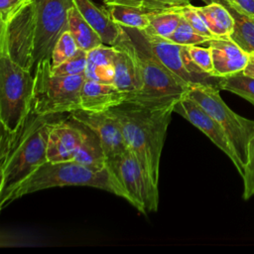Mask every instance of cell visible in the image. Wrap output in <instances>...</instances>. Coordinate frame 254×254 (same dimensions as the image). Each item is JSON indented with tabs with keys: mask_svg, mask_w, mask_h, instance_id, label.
<instances>
[{
	"mask_svg": "<svg viewBox=\"0 0 254 254\" xmlns=\"http://www.w3.org/2000/svg\"><path fill=\"white\" fill-rule=\"evenodd\" d=\"M72 0H24L0 25V53L35 72L68 30Z\"/></svg>",
	"mask_w": 254,
	"mask_h": 254,
	"instance_id": "1",
	"label": "cell"
},
{
	"mask_svg": "<svg viewBox=\"0 0 254 254\" xmlns=\"http://www.w3.org/2000/svg\"><path fill=\"white\" fill-rule=\"evenodd\" d=\"M178 99L151 101L128 98L106 111L116 119L127 148L136 155L157 186L167 130Z\"/></svg>",
	"mask_w": 254,
	"mask_h": 254,
	"instance_id": "2",
	"label": "cell"
},
{
	"mask_svg": "<svg viewBox=\"0 0 254 254\" xmlns=\"http://www.w3.org/2000/svg\"><path fill=\"white\" fill-rule=\"evenodd\" d=\"M65 114V113H64ZM64 114H39L32 108L15 131L1 128L0 199L48 161L49 136Z\"/></svg>",
	"mask_w": 254,
	"mask_h": 254,
	"instance_id": "3",
	"label": "cell"
},
{
	"mask_svg": "<svg viewBox=\"0 0 254 254\" xmlns=\"http://www.w3.org/2000/svg\"><path fill=\"white\" fill-rule=\"evenodd\" d=\"M69 186L96 188L126 199L122 186L108 167L99 170L86 167L75 161H47L0 199V208L3 209L15 199L29 193Z\"/></svg>",
	"mask_w": 254,
	"mask_h": 254,
	"instance_id": "4",
	"label": "cell"
},
{
	"mask_svg": "<svg viewBox=\"0 0 254 254\" xmlns=\"http://www.w3.org/2000/svg\"><path fill=\"white\" fill-rule=\"evenodd\" d=\"M131 39V47L139 66L142 88L127 98L161 101L180 98L189 89V84L173 73L156 56L141 31L123 27Z\"/></svg>",
	"mask_w": 254,
	"mask_h": 254,
	"instance_id": "5",
	"label": "cell"
},
{
	"mask_svg": "<svg viewBox=\"0 0 254 254\" xmlns=\"http://www.w3.org/2000/svg\"><path fill=\"white\" fill-rule=\"evenodd\" d=\"M34 72L8 55L0 53V122L6 131H15L32 108Z\"/></svg>",
	"mask_w": 254,
	"mask_h": 254,
	"instance_id": "6",
	"label": "cell"
},
{
	"mask_svg": "<svg viewBox=\"0 0 254 254\" xmlns=\"http://www.w3.org/2000/svg\"><path fill=\"white\" fill-rule=\"evenodd\" d=\"M32 109L39 114H70L80 109L79 98L84 74L57 75L51 61L39 64L34 72Z\"/></svg>",
	"mask_w": 254,
	"mask_h": 254,
	"instance_id": "7",
	"label": "cell"
},
{
	"mask_svg": "<svg viewBox=\"0 0 254 254\" xmlns=\"http://www.w3.org/2000/svg\"><path fill=\"white\" fill-rule=\"evenodd\" d=\"M219 89L214 83H194L189 86L187 94L220 124L244 169L249 142L254 133V121L232 111L220 97Z\"/></svg>",
	"mask_w": 254,
	"mask_h": 254,
	"instance_id": "8",
	"label": "cell"
},
{
	"mask_svg": "<svg viewBox=\"0 0 254 254\" xmlns=\"http://www.w3.org/2000/svg\"><path fill=\"white\" fill-rule=\"evenodd\" d=\"M109 170L122 186L126 199L141 213L157 211L159 205V186L155 185L136 155L129 149L107 160Z\"/></svg>",
	"mask_w": 254,
	"mask_h": 254,
	"instance_id": "9",
	"label": "cell"
},
{
	"mask_svg": "<svg viewBox=\"0 0 254 254\" xmlns=\"http://www.w3.org/2000/svg\"><path fill=\"white\" fill-rule=\"evenodd\" d=\"M150 48L162 63L187 84L214 83L218 77L212 76L200 69L192 61L188 46H183L167 38L155 35L147 30H140Z\"/></svg>",
	"mask_w": 254,
	"mask_h": 254,
	"instance_id": "10",
	"label": "cell"
},
{
	"mask_svg": "<svg viewBox=\"0 0 254 254\" xmlns=\"http://www.w3.org/2000/svg\"><path fill=\"white\" fill-rule=\"evenodd\" d=\"M174 112L183 116L206 135L210 141L231 160L238 173L241 176L243 175L244 169L240 164L223 128L196 101L190 97L187 92L178 99Z\"/></svg>",
	"mask_w": 254,
	"mask_h": 254,
	"instance_id": "11",
	"label": "cell"
},
{
	"mask_svg": "<svg viewBox=\"0 0 254 254\" xmlns=\"http://www.w3.org/2000/svg\"><path fill=\"white\" fill-rule=\"evenodd\" d=\"M69 116L97 136L106 160L112 159L128 149L118 122L108 112H89L78 109L70 113Z\"/></svg>",
	"mask_w": 254,
	"mask_h": 254,
	"instance_id": "12",
	"label": "cell"
},
{
	"mask_svg": "<svg viewBox=\"0 0 254 254\" xmlns=\"http://www.w3.org/2000/svg\"><path fill=\"white\" fill-rule=\"evenodd\" d=\"M86 128L69 115L58 121L51 130L47 148L50 162L72 161L85 137Z\"/></svg>",
	"mask_w": 254,
	"mask_h": 254,
	"instance_id": "13",
	"label": "cell"
},
{
	"mask_svg": "<svg viewBox=\"0 0 254 254\" xmlns=\"http://www.w3.org/2000/svg\"><path fill=\"white\" fill-rule=\"evenodd\" d=\"M114 47L113 84L128 95L137 93L142 88L143 82L139 66L132 51L130 36L124 28L120 40Z\"/></svg>",
	"mask_w": 254,
	"mask_h": 254,
	"instance_id": "14",
	"label": "cell"
},
{
	"mask_svg": "<svg viewBox=\"0 0 254 254\" xmlns=\"http://www.w3.org/2000/svg\"><path fill=\"white\" fill-rule=\"evenodd\" d=\"M207 44L212 56V76L222 77L244 70L250 55L230 38H212Z\"/></svg>",
	"mask_w": 254,
	"mask_h": 254,
	"instance_id": "15",
	"label": "cell"
},
{
	"mask_svg": "<svg viewBox=\"0 0 254 254\" xmlns=\"http://www.w3.org/2000/svg\"><path fill=\"white\" fill-rule=\"evenodd\" d=\"M127 95L113 83L85 78L80 91V109L89 112H105L126 100Z\"/></svg>",
	"mask_w": 254,
	"mask_h": 254,
	"instance_id": "16",
	"label": "cell"
},
{
	"mask_svg": "<svg viewBox=\"0 0 254 254\" xmlns=\"http://www.w3.org/2000/svg\"><path fill=\"white\" fill-rule=\"evenodd\" d=\"M83 18L98 33L104 45L115 46L123 34V28L110 17L105 6H97L92 0H72Z\"/></svg>",
	"mask_w": 254,
	"mask_h": 254,
	"instance_id": "17",
	"label": "cell"
},
{
	"mask_svg": "<svg viewBox=\"0 0 254 254\" xmlns=\"http://www.w3.org/2000/svg\"><path fill=\"white\" fill-rule=\"evenodd\" d=\"M218 2L225 6L233 18V30L229 38L249 55L254 53V17L242 10L231 0H203Z\"/></svg>",
	"mask_w": 254,
	"mask_h": 254,
	"instance_id": "18",
	"label": "cell"
},
{
	"mask_svg": "<svg viewBox=\"0 0 254 254\" xmlns=\"http://www.w3.org/2000/svg\"><path fill=\"white\" fill-rule=\"evenodd\" d=\"M114 46L101 45L87 52V64L84 72L86 79L113 83Z\"/></svg>",
	"mask_w": 254,
	"mask_h": 254,
	"instance_id": "19",
	"label": "cell"
},
{
	"mask_svg": "<svg viewBox=\"0 0 254 254\" xmlns=\"http://www.w3.org/2000/svg\"><path fill=\"white\" fill-rule=\"evenodd\" d=\"M196 10L214 38H229L234 22L225 6L211 1L204 6L196 7Z\"/></svg>",
	"mask_w": 254,
	"mask_h": 254,
	"instance_id": "20",
	"label": "cell"
},
{
	"mask_svg": "<svg viewBox=\"0 0 254 254\" xmlns=\"http://www.w3.org/2000/svg\"><path fill=\"white\" fill-rule=\"evenodd\" d=\"M67 19L68 31L70 32L79 49L88 52L103 45V42L98 33L83 18L74 4L68 11Z\"/></svg>",
	"mask_w": 254,
	"mask_h": 254,
	"instance_id": "21",
	"label": "cell"
},
{
	"mask_svg": "<svg viewBox=\"0 0 254 254\" xmlns=\"http://www.w3.org/2000/svg\"><path fill=\"white\" fill-rule=\"evenodd\" d=\"M85 127V126H84ZM83 142L72 161L93 169H104L107 160L97 136L87 127Z\"/></svg>",
	"mask_w": 254,
	"mask_h": 254,
	"instance_id": "22",
	"label": "cell"
},
{
	"mask_svg": "<svg viewBox=\"0 0 254 254\" xmlns=\"http://www.w3.org/2000/svg\"><path fill=\"white\" fill-rule=\"evenodd\" d=\"M104 6L107 9L111 19L122 27L145 30L150 25L148 13L142 9L115 3L105 4Z\"/></svg>",
	"mask_w": 254,
	"mask_h": 254,
	"instance_id": "23",
	"label": "cell"
},
{
	"mask_svg": "<svg viewBox=\"0 0 254 254\" xmlns=\"http://www.w3.org/2000/svg\"><path fill=\"white\" fill-rule=\"evenodd\" d=\"M150 25L147 31L163 38H169L179 26L183 16L179 8L148 13Z\"/></svg>",
	"mask_w": 254,
	"mask_h": 254,
	"instance_id": "24",
	"label": "cell"
},
{
	"mask_svg": "<svg viewBox=\"0 0 254 254\" xmlns=\"http://www.w3.org/2000/svg\"><path fill=\"white\" fill-rule=\"evenodd\" d=\"M217 85L220 89L235 93L254 105V77L239 71L218 77Z\"/></svg>",
	"mask_w": 254,
	"mask_h": 254,
	"instance_id": "25",
	"label": "cell"
},
{
	"mask_svg": "<svg viewBox=\"0 0 254 254\" xmlns=\"http://www.w3.org/2000/svg\"><path fill=\"white\" fill-rule=\"evenodd\" d=\"M104 4H123L133 6L150 13L181 8L190 5V0H102Z\"/></svg>",
	"mask_w": 254,
	"mask_h": 254,
	"instance_id": "26",
	"label": "cell"
},
{
	"mask_svg": "<svg viewBox=\"0 0 254 254\" xmlns=\"http://www.w3.org/2000/svg\"><path fill=\"white\" fill-rule=\"evenodd\" d=\"M77 44L75 43L70 32L65 31L58 40L51 57L52 67L58 66L67 59L71 58L78 51Z\"/></svg>",
	"mask_w": 254,
	"mask_h": 254,
	"instance_id": "27",
	"label": "cell"
},
{
	"mask_svg": "<svg viewBox=\"0 0 254 254\" xmlns=\"http://www.w3.org/2000/svg\"><path fill=\"white\" fill-rule=\"evenodd\" d=\"M170 41L183 45V46H192V45H200L203 43H207L210 38L202 36L198 34L183 17L179 26L175 30V32L168 38Z\"/></svg>",
	"mask_w": 254,
	"mask_h": 254,
	"instance_id": "28",
	"label": "cell"
},
{
	"mask_svg": "<svg viewBox=\"0 0 254 254\" xmlns=\"http://www.w3.org/2000/svg\"><path fill=\"white\" fill-rule=\"evenodd\" d=\"M87 64V52L78 49L71 58L64 61L58 66L52 67V72L57 75L84 74Z\"/></svg>",
	"mask_w": 254,
	"mask_h": 254,
	"instance_id": "29",
	"label": "cell"
},
{
	"mask_svg": "<svg viewBox=\"0 0 254 254\" xmlns=\"http://www.w3.org/2000/svg\"><path fill=\"white\" fill-rule=\"evenodd\" d=\"M241 177L244 183L243 198L248 200L251 196L254 195V133L249 142L247 162Z\"/></svg>",
	"mask_w": 254,
	"mask_h": 254,
	"instance_id": "30",
	"label": "cell"
},
{
	"mask_svg": "<svg viewBox=\"0 0 254 254\" xmlns=\"http://www.w3.org/2000/svg\"><path fill=\"white\" fill-rule=\"evenodd\" d=\"M179 10L182 13V16L187 20V22L200 35L208 37L210 39L214 38L213 35L208 30L207 26L205 25L203 19L199 15V13L196 10L195 6H192L191 4L184 6L179 8Z\"/></svg>",
	"mask_w": 254,
	"mask_h": 254,
	"instance_id": "31",
	"label": "cell"
},
{
	"mask_svg": "<svg viewBox=\"0 0 254 254\" xmlns=\"http://www.w3.org/2000/svg\"><path fill=\"white\" fill-rule=\"evenodd\" d=\"M189 53L194 64L204 72L212 75L213 63L210 48H202L198 45L188 46Z\"/></svg>",
	"mask_w": 254,
	"mask_h": 254,
	"instance_id": "32",
	"label": "cell"
},
{
	"mask_svg": "<svg viewBox=\"0 0 254 254\" xmlns=\"http://www.w3.org/2000/svg\"><path fill=\"white\" fill-rule=\"evenodd\" d=\"M24 0H0V22H5Z\"/></svg>",
	"mask_w": 254,
	"mask_h": 254,
	"instance_id": "33",
	"label": "cell"
},
{
	"mask_svg": "<svg viewBox=\"0 0 254 254\" xmlns=\"http://www.w3.org/2000/svg\"><path fill=\"white\" fill-rule=\"evenodd\" d=\"M246 13L254 17V0H231Z\"/></svg>",
	"mask_w": 254,
	"mask_h": 254,
	"instance_id": "34",
	"label": "cell"
},
{
	"mask_svg": "<svg viewBox=\"0 0 254 254\" xmlns=\"http://www.w3.org/2000/svg\"><path fill=\"white\" fill-rule=\"evenodd\" d=\"M243 72L247 75H250V76L254 77V56L253 55H250L249 62L247 64L246 67L244 68Z\"/></svg>",
	"mask_w": 254,
	"mask_h": 254,
	"instance_id": "35",
	"label": "cell"
},
{
	"mask_svg": "<svg viewBox=\"0 0 254 254\" xmlns=\"http://www.w3.org/2000/svg\"><path fill=\"white\" fill-rule=\"evenodd\" d=\"M252 55H253V56H254V53H253V54H252Z\"/></svg>",
	"mask_w": 254,
	"mask_h": 254,
	"instance_id": "36",
	"label": "cell"
}]
</instances>
